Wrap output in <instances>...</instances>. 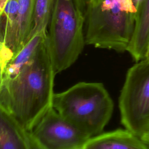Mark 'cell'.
<instances>
[{"mask_svg":"<svg viewBox=\"0 0 149 149\" xmlns=\"http://www.w3.org/2000/svg\"><path fill=\"white\" fill-rule=\"evenodd\" d=\"M55 74L47 34L31 60L14 76L3 80L0 106L31 132L52 106Z\"/></svg>","mask_w":149,"mask_h":149,"instance_id":"cell-1","label":"cell"},{"mask_svg":"<svg viewBox=\"0 0 149 149\" xmlns=\"http://www.w3.org/2000/svg\"><path fill=\"white\" fill-rule=\"evenodd\" d=\"M113 102L101 83L79 82L54 93L53 108L90 137L102 133L112 116Z\"/></svg>","mask_w":149,"mask_h":149,"instance_id":"cell-2","label":"cell"},{"mask_svg":"<svg viewBox=\"0 0 149 149\" xmlns=\"http://www.w3.org/2000/svg\"><path fill=\"white\" fill-rule=\"evenodd\" d=\"M85 15L74 0H54L47 40L56 74L72 65L85 42Z\"/></svg>","mask_w":149,"mask_h":149,"instance_id":"cell-3","label":"cell"},{"mask_svg":"<svg viewBox=\"0 0 149 149\" xmlns=\"http://www.w3.org/2000/svg\"><path fill=\"white\" fill-rule=\"evenodd\" d=\"M136 15L126 12L120 0H102L95 6H87L84 23L86 44L118 52L127 51Z\"/></svg>","mask_w":149,"mask_h":149,"instance_id":"cell-4","label":"cell"},{"mask_svg":"<svg viewBox=\"0 0 149 149\" xmlns=\"http://www.w3.org/2000/svg\"><path fill=\"white\" fill-rule=\"evenodd\" d=\"M119 109L125 129L140 138L149 133V59L136 62L127 71Z\"/></svg>","mask_w":149,"mask_h":149,"instance_id":"cell-5","label":"cell"},{"mask_svg":"<svg viewBox=\"0 0 149 149\" xmlns=\"http://www.w3.org/2000/svg\"><path fill=\"white\" fill-rule=\"evenodd\" d=\"M31 133L39 149H83L90 138L61 116L52 106Z\"/></svg>","mask_w":149,"mask_h":149,"instance_id":"cell-6","label":"cell"},{"mask_svg":"<svg viewBox=\"0 0 149 149\" xmlns=\"http://www.w3.org/2000/svg\"><path fill=\"white\" fill-rule=\"evenodd\" d=\"M0 149H39L31 132L1 106Z\"/></svg>","mask_w":149,"mask_h":149,"instance_id":"cell-7","label":"cell"},{"mask_svg":"<svg viewBox=\"0 0 149 149\" xmlns=\"http://www.w3.org/2000/svg\"><path fill=\"white\" fill-rule=\"evenodd\" d=\"M140 137L130 130L118 129L91 137L83 149H147Z\"/></svg>","mask_w":149,"mask_h":149,"instance_id":"cell-8","label":"cell"},{"mask_svg":"<svg viewBox=\"0 0 149 149\" xmlns=\"http://www.w3.org/2000/svg\"><path fill=\"white\" fill-rule=\"evenodd\" d=\"M149 42V0H144L137 10L133 34L127 51L138 62L146 58Z\"/></svg>","mask_w":149,"mask_h":149,"instance_id":"cell-9","label":"cell"},{"mask_svg":"<svg viewBox=\"0 0 149 149\" xmlns=\"http://www.w3.org/2000/svg\"><path fill=\"white\" fill-rule=\"evenodd\" d=\"M47 34V31L35 35L14 55L5 66L3 80L14 76L23 66L31 60Z\"/></svg>","mask_w":149,"mask_h":149,"instance_id":"cell-10","label":"cell"},{"mask_svg":"<svg viewBox=\"0 0 149 149\" xmlns=\"http://www.w3.org/2000/svg\"><path fill=\"white\" fill-rule=\"evenodd\" d=\"M54 2V0H36L33 23L28 41L37 34L47 31Z\"/></svg>","mask_w":149,"mask_h":149,"instance_id":"cell-11","label":"cell"},{"mask_svg":"<svg viewBox=\"0 0 149 149\" xmlns=\"http://www.w3.org/2000/svg\"><path fill=\"white\" fill-rule=\"evenodd\" d=\"M13 56V51L5 43L0 41V66H6Z\"/></svg>","mask_w":149,"mask_h":149,"instance_id":"cell-12","label":"cell"},{"mask_svg":"<svg viewBox=\"0 0 149 149\" xmlns=\"http://www.w3.org/2000/svg\"><path fill=\"white\" fill-rule=\"evenodd\" d=\"M74 1L76 4L77 5V6L82 10V12L84 13V15H85L86 10L89 3L90 0H74Z\"/></svg>","mask_w":149,"mask_h":149,"instance_id":"cell-13","label":"cell"},{"mask_svg":"<svg viewBox=\"0 0 149 149\" xmlns=\"http://www.w3.org/2000/svg\"><path fill=\"white\" fill-rule=\"evenodd\" d=\"M5 66H0V88L1 87L2 81H3V73H4V70H5Z\"/></svg>","mask_w":149,"mask_h":149,"instance_id":"cell-14","label":"cell"},{"mask_svg":"<svg viewBox=\"0 0 149 149\" xmlns=\"http://www.w3.org/2000/svg\"><path fill=\"white\" fill-rule=\"evenodd\" d=\"M141 139L147 145V146L148 147V148H149V134L144 135L141 137Z\"/></svg>","mask_w":149,"mask_h":149,"instance_id":"cell-15","label":"cell"},{"mask_svg":"<svg viewBox=\"0 0 149 149\" xmlns=\"http://www.w3.org/2000/svg\"><path fill=\"white\" fill-rule=\"evenodd\" d=\"M133 3H134L136 8L138 10L139 9V8L140 7L141 5L142 4L144 0H133Z\"/></svg>","mask_w":149,"mask_h":149,"instance_id":"cell-16","label":"cell"},{"mask_svg":"<svg viewBox=\"0 0 149 149\" xmlns=\"http://www.w3.org/2000/svg\"><path fill=\"white\" fill-rule=\"evenodd\" d=\"M101 1L102 0H90L88 6H95V5L99 4Z\"/></svg>","mask_w":149,"mask_h":149,"instance_id":"cell-17","label":"cell"},{"mask_svg":"<svg viewBox=\"0 0 149 149\" xmlns=\"http://www.w3.org/2000/svg\"><path fill=\"white\" fill-rule=\"evenodd\" d=\"M146 58L149 59V42H148V47H147V50Z\"/></svg>","mask_w":149,"mask_h":149,"instance_id":"cell-18","label":"cell"},{"mask_svg":"<svg viewBox=\"0 0 149 149\" xmlns=\"http://www.w3.org/2000/svg\"><path fill=\"white\" fill-rule=\"evenodd\" d=\"M147 134H149V133H147Z\"/></svg>","mask_w":149,"mask_h":149,"instance_id":"cell-19","label":"cell"}]
</instances>
